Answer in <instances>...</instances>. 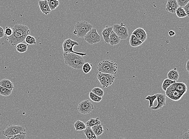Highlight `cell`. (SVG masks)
I'll list each match as a JSON object with an SVG mask.
<instances>
[{
  "label": "cell",
  "instance_id": "6da1fadb",
  "mask_svg": "<svg viewBox=\"0 0 189 139\" xmlns=\"http://www.w3.org/2000/svg\"><path fill=\"white\" fill-rule=\"evenodd\" d=\"M13 33L10 36L8 37L7 40L12 46H16L22 43L25 38L30 34V31L28 27L22 24H15L12 29Z\"/></svg>",
  "mask_w": 189,
  "mask_h": 139
},
{
  "label": "cell",
  "instance_id": "7a4b0ae2",
  "mask_svg": "<svg viewBox=\"0 0 189 139\" xmlns=\"http://www.w3.org/2000/svg\"><path fill=\"white\" fill-rule=\"evenodd\" d=\"M187 90V87L183 82H175L167 88L165 95L174 101H178L182 98Z\"/></svg>",
  "mask_w": 189,
  "mask_h": 139
},
{
  "label": "cell",
  "instance_id": "3957f363",
  "mask_svg": "<svg viewBox=\"0 0 189 139\" xmlns=\"http://www.w3.org/2000/svg\"><path fill=\"white\" fill-rule=\"evenodd\" d=\"M63 57L65 64L76 70H81L85 63L83 57L76 53H63Z\"/></svg>",
  "mask_w": 189,
  "mask_h": 139
},
{
  "label": "cell",
  "instance_id": "277c9868",
  "mask_svg": "<svg viewBox=\"0 0 189 139\" xmlns=\"http://www.w3.org/2000/svg\"><path fill=\"white\" fill-rule=\"evenodd\" d=\"M96 68L99 72L112 75L117 73L118 69L117 64L109 60H103L100 62Z\"/></svg>",
  "mask_w": 189,
  "mask_h": 139
},
{
  "label": "cell",
  "instance_id": "5b68a950",
  "mask_svg": "<svg viewBox=\"0 0 189 139\" xmlns=\"http://www.w3.org/2000/svg\"><path fill=\"white\" fill-rule=\"evenodd\" d=\"M93 27V25L87 21H78L75 25L74 34L78 38H84Z\"/></svg>",
  "mask_w": 189,
  "mask_h": 139
},
{
  "label": "cell",
  "instance_id": "8992f818",
  "mask_svg": "<svg viewBox=\"0 0 189 139\" xmlns=\"http://www.w3.org/2000/svg\"><path fill=\"white\" fill-rule=\"evenodd\" d=\"M25 127L23 126L9 125L2 131V134L6 137L14 136L20 134L26 133Z\"/></svg>",
  "mask_w": 189,
  "mask_h": 139
},
{
  "label": "cell",
  "instance_id": "52a82bcc",
  "mask_svg": "<svg viewBox=\"0 0 189 139\" xmlns=\"http://www.w3.org/2000/svg\"><path fill=\"white\" fill-rule=\"evenodd\" d=\"M97 78L103 88L108 87L113 83L115 81V76L110 74L99 72L97 75Z\"/></svg>",
  "mask_w": 189,
  "mask_h": 139
},
{
  "label": "cell",
  "instance_id": "ba28073f",
  "mask_svg": "<svg viewBox=\"0 0 189 139\" xmlns=\"http://www.w3.org/2000/svg\"><path fill=\"white\" fill-rule=\"evenodd\" d=\"M79 45V43L75 41L72 40L70 38L66 39L64 41L62 44V48H63V53H73L78 54L79 55L82 56H86V53H80L75 52L74 50V47L75 46H78Z\"/></svg>",
  "mask_w": 189,
  "mask_h": 139
},
{
  "label": "cell",
  "instance_id": "9c48e42d",
  "mask_svg": "<svg viewBox=\"0 0 189 139\" xmlns=\"http://www.w3.org/2000/svg\"><path fill=\"white\" fill-rule=\"evenodd\" d=\"M101 40L96 28H92L84 37V40L90 45L96 44Z\"/></svg>",
  "mask_w": 189,
  "mask_h": 139
},
{
  "label": "cell",
  "instance_id": "30bf717a",
  "mask_svg": "<svg viewBox=\"0 0 189 139\" xmlns=\"http://www.w3.org/2000/svg\"><path fill=\"white\" fill-rule=\"evenodd\" d=\"M113 31L119 37L121 40H123L128 38V29L123 23L120 24H115L113 26Z\"/></svg>",
  "mask_w": 189,
  "mask_h": 139
},
{
  "label": "cell",
  "instance_id": "8fae6325",
  "mask_svg": "<svg viewBox=\"0 0 189 139\" xmlns=\"http://www.w3.org/2000/svg\"><path fill=\"white\" fill-rule=\"evenodd\" d=\"M94 109V105L89 100L83 101L79 103L77 107V110L81 114H89Z\"/></svg>",
  "mask_w": 189,
  "mask_h": 139
},
{
  "label": "cell",
  "instance_id": "7c38bea8",
  "mask_svg": "<svg viewBox=\"0 0 189 139\" xmlns=\"http://www.w3.org/2000/svg\"><path fill=\"white\" fill-rule=\"evenodd\" d=\"M132 34L135 35L138 40L142 43L145 42L147 38V34L145 29L142 27H138L135 29Z\"/></svg>",
  "mask_w": 189,
  "mask_h": 139
},
{
  "label": "cell",
  "instance_id": "4fadbf2b",
  "mask_svg": "<svg viewBox=\"0 0 189 139\" xmlns=\"http://www.w3.org/2000/svg\"><path fill=\"white\" fill-rule=\"evenodd\" d=\"M157 100L158 104L156 106L152 107L151 109L154 110H158L163 108L166 104V95L165 94L163 93L157 94Z\"/></svg>",
  "mask_w": 189,
  "mask_h": 139
},
{
  "label": "cell",
  "instance_id": "5bb4252c",
  "mask_svg": "<svg viewBox=\"0 0 189 139\" xmlns=\"http://www.w3.org/2000/svg\"><path fill=\"white\" fill-rule=\"evenodd\" d=\"M179 7L176 0H167L166 10L170 13H174Z\"/></svg>",
  "mask_w": 189,
  "mask_h": 139
},
{
  "label": "cell",
  "instance_id": "9a60e30c",
  "mask_svg": "<svg viewBox=\"0 0 189 139\" xmlns=\"http://www.w3.org/2000/svg\"><path fill=\"white\" fill-rule=\"evenodd\" d=\"M38 5L41 12L44 14L47 15L50 13L51 11L48 6L47 0H43L38 2Z\"/></svg>",
  "mask_w": 189,
  "mask_h": 139
},
{
  "label": "cell",
  "instance_id": "2e32d148",
  "mask_svg": "<svg viewBox=\"0 0 189 139\" xmlns=\"http://www.w3.org/2000/svg\"><path fill=\"white\" fill-rule=\"evenodd\" d=\"M112 31H113V26H106L102 31V36L105 44L109 43V37Z\"/></svg>",
  "mask_w": 189,
  "mask_h": 139
},
{
  "label": "cell",
  "instance_id": "e0dca14e",
  "mask_svg": "<svg viewBox=\"0 0 189 139\" xmlns=\"http://www.w3.org/2000/svg\"><path fill=\"white\" fill-rule=\"evenodd\" d=\"M167 78L173 81L176 82L178 80L179 78V73L177 70V68H175L173 69L170 70L167 75Z\"/></svg>",
  "mask_w": 189,
  "mask_h": 139
},
{
  "label": "cell",
  "instance_id": "ac0fdd59",
  "mask_svg": "<svg viewBox=\"0 0 189 139\" xmlns=\"http://www.w3.org/2000/svg\"><path fill=\"white\" fill-rule=\"evenodd\" d=\"M121 39L112 31L109 37V44L111 46H115L118 44L120 42Z\"/></svg>",
  "mask_w": 189,
  "mask_h": 139
},
{
  "label": "cell",
  "instance_id": "d6986e66",
  "mask_svg": "<svg viewBox=\"0 0 189 139\" xmlns=\"http://www.w3.org/2000/svg\"><path fill=\"white\" fill-rule=\"evenodd\" d=\"M0 86L11 90H13L14 89L13 83L7 79L1 80L0 81Z\"/></svg>",
  "mask_w": 189,
  "mask_h": 139
},
{
  "label": "cell",
  "instance_id": "ffe728a7",
  "mask_svg": "<svg viewBox=\"0 0 189 139\" xmlns=\"http://www.w3.org/2000/svg\"><path fill=\"white\" fill-rule=\"evenodd\" d=\"M92 130L97 137L101 136L104 132L103 126L101 124L95 125L91 127Z\"/></svg>",
  "mask_w": 189,
  "mask_h": 139
},
{
  "label": "cell",
  "instance_id": "44dd1931",
  "mask_svg": "<svg viewBox=\"0 0 189 139\" xmlns=\"http://www.w3.org/2000/svg\"><path fill=\"white\" fill-rule=\"evenodd\" d=\"M130 44L131 46L135 48L141 46L142 43L138 40L135 35L131 34L130 38Z\"/></svg>",
  "mask_w": 189,
  "mask_h": 139
},
{
  "label": "cell",
  "instance_id": "7402d4cb",
  "mask_svg": "<svg viewBox=\"0 0 189 139\" xmlns=\"http://www.w3.org/2000/svg\"><path fill=\"white\" fill-rule=\"evenodd\" d=\"M84 134L86 136L87 139H97V137L92 130L91 127H86L84 130Z\"/></svg>",
  "mask_w": 189,
  "mask_h": 139
},
{
  "label": "cell",
  "instance_id": "603a6c76",
  "mask_svg": "<svg viewBox=\"0 0 189 139\" xmlns=\"http://www.w3.org/2000/svg\"><path fill=\"white\" fill-rule=\"evenodd\" d=\"M76 131L84 130L86 128V125L82 121L77 120L74 124Z\"/></svg>",
  "mask_w": 189,
  "mask_h": 139
},
{
  "label": "cell",
  "instance_id": "cb8c5ba5",
  "mask_svg": "<svg viewBox=\"0 0 189 139\" xmlns=\"http://www.w3.org/2000/svg\"><path fill=\"white\" fill-rule=\"evenodd\" d=\"M99 124H101V122L98 117L95 119L90 118L89 120L87 121L85 123L87 127H90Z\"/></svg>",
  "mask_w": 189,
  "mask_h": 139
},
{
  "label": "cell",
  "instance_id": "d4e9b609",
  "mask_svg": "<svg viewBox=\"0 0 189 139\" xmlns=\"http://www.w3.org/2000/svg\"><path fill=\"white\" fill-rule=\"evenodd\" d=\"M28 44L23 43H19L16 46V50L19 53H23L26 52L28 50Z\"/></svg>",
  "mask_w": 189,
  "mask_h": 139
},
{
  "label": "cell",
  "instance_id": "484cf974",
  "mask_svg": "<svg viewBox=\"0 0 189 139\" xmlns=\"http://www.w3.org/2000/svg\"><path fill=\"white\" fill-rule=\"evenodd\" d=\"M48 6L51 11L55 9L59 5V0H47Z\"/></svg>",
  "mask_w": 189,
  "mask_h": 139
},
{
  "label": "cell",
  "instance_id": "4316f807",
  "mask_svg": "<svg viewBox=\"0 0 189 139\" xmlns=\"http://www.w3.org/2000/svg\"><path fill=\"white\" fill-rule=\"evenodd\" d=\"M175 13H176V15L179 18H183L187 16V14L186 13L184 10L183 9V8L180 7H178Z\"/></svg>",
  "mask_w": 189,
  "mask_h": 139
},
{
  "label": "cell",
  "instance_id": "83f0119b",
  "mask_svg": "<svg viewBox=\"0 0 189 139\" xmlns=\"http://www.w3.org/2000/svg\"><path fill=\"white\" fill-rule=\"evenodd\" d=\"M175 82H176L172 81V80H170L169 79H165L163 81V83H162V89L164 91H165L167 88Z\"/></svg>",
  "mask_w": 189,
  "mask_h": 139
},
{
  "label": "cell",
  "instance_id": "f1b7e54d",
  "mask_svg": "<svg viewBox=\"0 0 189 139\" xmlns=\"http://www.w3.org/2000/svg\"><path fill=\"white\" fill-rule=\"evenodd\" d=\"M12 91L13 90L0 86V95L2 96H9L12 94Z\"/></svg>",
  "mask_w": 189,
  "mask_h": 139
},
{
  "label": "cell",
  "instance_id": "f546056e",
  "mask_svg": "<svg viewBox=\"0 0 189 139\" xmlns=\"http://www.w3.org/2000/svg\"><path fill=\"white\" fill-rule=\"evenodd\" d=\"M89 97L92 101H94V102L99 103L101 101L102 99H103L102 97L98 96L92 92V91H90L89 93Z\"/></svg>",
  "mask_w": 189,
  "mask_h": 139
},
{
  "label": "cell",
  "instance_id": "4dcf8cb0",
  "mask_svg": "<svg viewBox=\"0 0 189 139\" xmlns=\"http://www.w3.org/2000/svg\"><path fill=\"white\" fill-rule=\"evenodd\" d=\"M25 41L27 44L30 45L36 44V39L35 37L32 36L30 35H27L25 38Z\"/></svg>",
  "mask_w": 189,
  "mask_h": 139
},
{
  "label": "cell",
  "instance_id": "1f68e13d",
  "mask_svg": "<svg viewBox=\"0 0 189 139\" xmlns=\"http://www.w3.org/2000/svg\"><path fill=\"white\" fill-rule=\"evenodd\" d=\"M93 65L89 62L84 63L82 67L83 71L85 74H88L91 71Z\"/></svg>",
  "mask_w": 189,
  "mask_h": 139
},
{
  "label": "cell",
  "instance_id": "d6a6232c",
  "mask_svg": "<svg viewBox=\"0 0 189 139\" xmlns=\"http://www.w3.org/2000/svg\"><path fill=\"white\" fill-rule=\"evenodd\" d=\"M91 91L96 95L100 97H103L104 94V91L103 89L100 87H95L92 89Z\"/></svg>",
  "mask_w": 189,
  "mask_h": 139
},
{
  "label": "cell",
  "instance_id": "836d02e7",
  "mask_svg": "<svg viewBox=\"0 0 189 139\" xmlns=\"http://www.w3.org/2000/svg\"><path fill=\"white\" fill-rule=\"evenodd\" d=\"M157 94L152 96L148 95L145 98L146 100H149V108H151L153 106V103L155 99H157Z\"/></svg>",
  "mask_w": 189,
  "mask_h": 139
},
{
  "label": "cell",
  "instance_id": "e575fe53",
  "mask_svg": "<svg viewBox=\"0 0 189 139\" xmlns=\"http://www.w3.org/2000/svg\"><path fill=\"white\" fill-rule=\"evenodd\" d=\"M6 139H27L26 133L20 134L14 136H8Z\"/></svg>",
  "mask_w": 189,
  "mask_h": 139
},
{
  "label": "cell",
  "instance_id": "d590c367",
  "mask_svg": "<svg viewBox=\"0 0 189 139\" xmlns=\"http://www.w3.org/2000/svg\"><path fill=\"white\" fill-rule=\"evenodd\" d=\"M13 33L12 29L9 27H6L4 30L5 36L9 37L12 35Z\"/></svg>",
  "mask_w": 189,
  "mask_h": 139
},
{
  "label": "cell",
  "instance_id": "8d00e7d4",
  "mask_svg": "<svg viewBox=\"0 0 189 139\" xmlns=\"http://www.w3.org/2000/svg\"><path fill=\"white\" fill-rule=\"evenodd\" d=\"M179 7L183 8L188 2L189 0H176Z\"/></svg>",
  "mask_w": 189,
  "mask_h": 139
},
{
  "label": "cell",
  "instance_id": "74e56055",
  "mask_svg": "<svg viewBox=\"0 0 189 139\" xmlns=\"http://www.w3.org/2000/svg\"><path fill=\"white\" fill-rule=\"evenodd\" d=\"M183 9L184 10L185 12H186V13L187 14V16H189V3L188 2L183 7Z\"/></svg>",
  "mask_w": 189,
  "mask_h": 139
},
{
  "label": "cell",
  "instance_id": "f35d334b",
  "mask_svg": "<svg viewBox=\"0 0 189 139\" xmlns=\"http://www.w3.org/2000/svg\"><path fill=\"white\" fill-rule=\"evenodd\" d=\"M4 36V30L3 28L0 26V38H3Z\"/></svg>",
  "mask_w": 189,
  "mask_h": 139
},
{
  "label": "cell",
  "instance_id": "ab89813d",
  "mask_svg": "<svg viewBox=\"0 0 189 139\" xmlns=\"http://www.w3.org/2000/svg\"><path fill=\"white\" fill-rule=\"evenodd\" d=\"M183 139H189V130L187 132H185L182 136Z\"/></svg>",
  "mask_w": 189,
  "mask_h": 139
},
{
  "label": "cell",
  "instance_id": "60d3db41",
  "mask_svg": "<svg viewBox=\"0 0 189 139\" xmlns=\"http://www.w3.org/2000/svg\"><path fill=\"white\" fill-rule=\"evenodd\" d=\"M168 34L169 36L171 37L174 36L176 35V32L173 30H170L168 32Z\"/></svg>",
  "mask_w": 189,
  "mask_h": 139
},
{
  "label": "cell",
  "instance_id": "b9f144b4",
  "mask_svg": "<svg viewBox=\"0 0 189 139\" xmlns=\"http://www.w3.org/2000/svg\"><path fill=\"white\" fill-rule=\"evenodd\" d=\"M189 60H187V63H186V70H187V72H188V73H189Z\"/></svg>",
  "mask_w": 189,
  "mask_h": 139
}]
</instances>
